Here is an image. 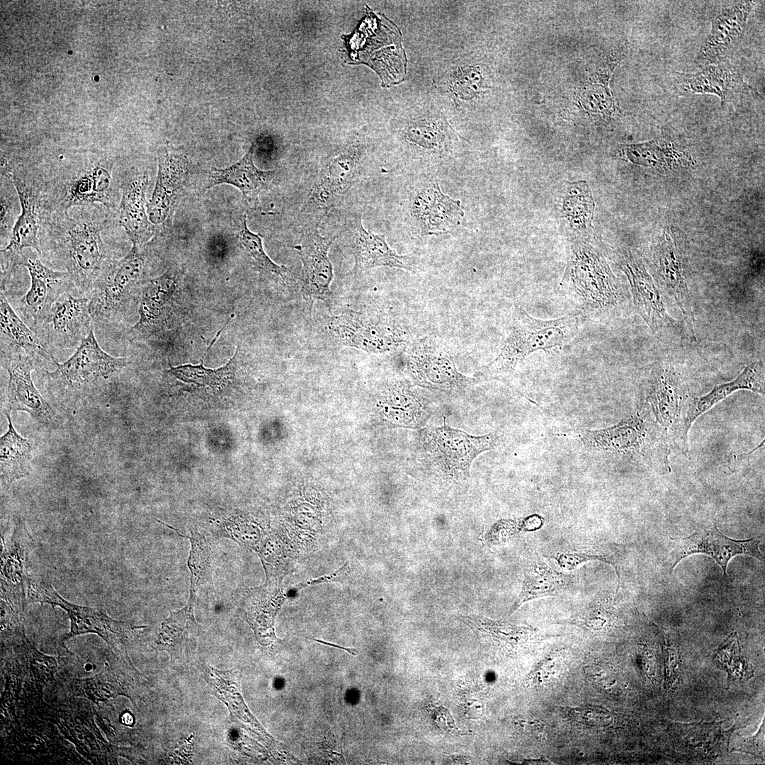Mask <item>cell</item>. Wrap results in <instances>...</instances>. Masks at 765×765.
I'll use <instances>...</instances> for the list:
<instances>
[{"instance_id":"cell-1","label":"cell","mask_w":765,"mask_h":765,"mask_svg":"<svg viewBox=\"0 0 765 765\" xmlns=\"http://www.w3.org/2000/svg\"><path fill=\"white\" fill-rule=\"evenodd\" d=\"M51 225L52 251L69 274L77 293L88 297L113 260L102 239V222L86 210L71 216L68 210H60Z\"/></svg>"},{"instance_id":"cell-2","label":"cell","mask_w":765,"mask_h":765,"mask_svg":"<svg viewBox=\"0 0 765 765\" xmlns=\"http://www.w3.org/2000/svg\"><path fill=\"white\" fill-rule=\"evenodd\" d=\"M578 327L576 315L567 314L549 320L536 319L516 306L509 334L499 354L477 371L476 382L498 380L509 382L517 366L531 353L562 351L575 336Z\"/></svg>"},{"instance_id":"cell-3","label":"cell","mask_w":765,"mask_h":765,"mask_svg":"<svg viewBox=\"0 0 765 765\" xmlns=\"http://www.w3.org/2000/svg\"><path fill=\"white\" fill-rule=\"evenodd\" d=\"M580 438L592 450L632 459L653 472H670L669 438L647 407L612 426L584 429Z\"/></svg>"},{"instance_id":"cell-4","label":"cell","mask_w":765,"mask_h":765,"mask_svg":"<svg viewBox=\"0 0 765 765\" xmlns=\"http://www.w3.org/2000/svg\"><path fill=\"white\" fill-rule=\"evenodd\" d=\"M142 246L132 245L120 260L113 259L106 267L88 295L93 319L102 322L116 320L127 309L130 300L139 299L146 280V261Z\"/></svg>"},{"instance_id":"cell-5","label":"cell","mask_w":765,"mask_h":765,"mask_svg":"<svg viewBox=\"0 0 765 765\" xmlns=\"http://www.w3.org/2000/svg\"><path fill=\"white\" fill-rule=\"evenodd\" d=\"M343 346L381 354L407 348L409 342L402 327L390 317L352 310L332 315L324 327Z\"/></svg>"},{"instance_id":"cell-6","label":"cell","mask_w":765,"mask_h":765,"mask_svg":"<svg viewBox=\"0 0 765 765\" xmlns=\"http://www.w3.org/2000/svg\"><path fill=\"white\" fill-rule=\"evenodd\" d=\"M406 348L408 371L416 385L458 397L476 383L458 371L448 347L434 336L415 339Z\"/></svg>"},{"instance_id":"cell-7","label":"cell","mask_w":765,"mask_h":765,"mask_svg":"<svg viewBox=\"0 0 765 765\" xmlns=\"http://www.w3.org/2000/svg\"><path fill=\"white\" fill-rule=\"evenodd\" d=\"M54 364V370H42L50 387L65 395H76L126 367L128 360L103 351L93 329L70 358Z\"/></svg>"},{"instance_id":"cell-8","label":"cell","mask_w":765,"mask_h":765,"mask_svg":"<svg viewBox=\"0 0 765 765\" xmlns=\"http://www.w3.org/2000/svg\"><path fill=\"white\" fill-rule=\"evenodd\" d=\"M425 431L424 450L431 467L443 478L455 481L468 477L473 460L497 441L493 434L477 436L453 429L445 419L441 426Z\"/></svg>"},{"instance_id":"cell-9","label":"cell","mask_w":765,"mask_h":765,"mask_svg":"<svg viewBox=\"0 0 765 765\" xmlns=\"http://www.w3.org/2000/svg\"><path fill=\"white\" fill-rule=\"evenodd\" d=\"M28 603L38 602L57 606L67 611L70 620V630L62 642L74 636L95 633L102 638L109 646L117 650L119 645H125L133 632L142 627H134L124 621L116 620L103 609L79 606L63 599L47 583L28 577L27 584Z\"/></svg>"},{"instance_id":"cell-10","label":"cell","mask_w":765,"mask_h":765,"mask_svg":"<svg viewBox=\"0 0 765 765\" xmlns=\"http://www.w3.org/2000/svg\"><path fill=\"white\" fill-rule=\"evenodd\" d=\"M38 360L21 351L1 350V365L8 375L3 412H25L39 424L54 426L59 421L56 411L41 395L31 377Z\"/></svg>"},{"instance_id":"cell-11","label":"cell","mask_w":765,"mask_h":765,"mask_svg":"<svg viewBox=\"0 0 765 765\" xmlns=\"http://www.w3.org/2000/svg\"><path fill=\"white\" fill-rule=\"evenodd\" d=\"M89 299L72 290L52 305L35 333L52 351L78 347L94 329Z\"/></svg>"},{"instance_id":"cell-12","label":"cell","mask_w":765,"mask_h":765,"mask_svg":"<svg viewBox=\"0 0 765 765\" xmlns=\"http://www.w3.org/2000/svg\"><path fill=\"white\" fill-rule=\"evenodd\" d=\"M756 538L737 540L722 533L716 526H703L692 535L682 538H670L667 553L669 570L684 558L696 553L712 557L727 574L729 561L738 555H746L764 560Z\"/></svg>"},{"instance_id":"cell-13","label":"cell","mask_w":765,"mask_h":765,"mask_svg":"<svg viewBox=\"0 0 765 765\" xmlns=\"http://www.w3.org/2000/svg\"><path fill=\"white\" fill-rule=\"evenodd\" d=\"M16 190L21 213L13 225L7 244L1 250V272L8 273L22 265L23 252L33 249L41 254L39 238L40 197L37 188L18 171L10 174Z\"/></svg>"},{"instance_id":"cell-14","label":"cell","mask_w":765,"mask_h":765,"mask_svg":"<svg viewBox=\"0 0 765 765\" xmlns=\"http://www.w3.org/2000/svg\"><path fill=\"white\" fill-rule=\"evenodd\" d=\"M33 249L23 252L22 265L30 278L26 293L19 301V309L32 319L30 328L35 332L45 319L52 305L63 294L74 290V285L67 271H55L42 263ZM77 293V292H76Z\"/></svg>"},{"instance_id":"cell-15","label":"cell","mask_w":765,"mask_h":765,"mask_svg":"<svg viewBox=\"0 0 765 765\" xmlns=\"http://www.w3.org/2000/svg\"><path fill=\"white\" fill-rule=\"evenodd\" d=\"M653 260L662 287L674 300L696 340L691 299L686 281V255L683 239L674 232H665L653 248Z\"/></svg>"},{"instance_id":"cell-16","label":"cell","mask_w":765,"mask_h":765,"mask_svg":"<svg viewBox=\"0 0 765 765\" xmlns=\"http://www.w3.org/2000/svg\"><path fill=\"white\" fill-rule=\"evenodd\" d=\"M569 269L572 290L585 305L601 308L616 305L620 293L608 266L589 248L574 251Z\"/></svg>"},{"instance_id":"cell-17","label":"cell","mask_w":765,"mask_h":765,"mask_svg":"<svg viewBox=\"0 0 765 765\" xmlns=\"http://www.w3.org/2000/svg\"><path fill=\"white\" fill-rule=\"evenodd\" d=\"M756 1H740L720 8L711 19L709 35L701 47L696 61L710 65L725 61L742 41Z\"/></svg>"},{"instance_id":"cell-18","label":"cell","mask_w":765,"mask_h":765,"mask_svg":"<svg viewBox=\"0 0 765 765\" xmlns=\"http://www.w3.org/2000/svg\"><path fill=\"white\" fill-rule=\"evenodd\" d=\"M334 239L322 236L315 228L294 246L302 264L301 293L310 312L316 301L324 300L329 295L334 270L329 251Z\"/></svg>"},{"instance_id":"cell-19","label":"cell","mask_w":765,"mask_h":765,"mask_svg":"<svg viewBox=\"0 0 765 765\" xmlns=\"http://www.w3.org/2000/svg\"><path fill=\"white\" fill-rule=\"evenodd\" d=\"M669 81V89L676 96L714 94L722 105L735 95L752 89L744 81L740 67L725 61L706 66L694 74L674 72Z\"/></svg>"},{"instance_id":"cell-20","label":"cell","mask_w":765,"mask_h":765,"mask_svg":"<svg viewBox=\"0 0 765 765\" xmlns=\"http://www.w3.org/2000/svg\"><path fill=\"white\" fill-rule=\"evenodd\" d=\"M30 541L24 522L18 518L13 533L6 542L4 541L1 555V599L4 604L22 615L28 604L26 589Z\"/></svg>"},{"instance_id":"cell-21","label":"cell","mask_w":765,"mask_h":765,"mask_svg":"<svg viewBox=\"0 0 765 765\" xmlns=\"http://www.w3.org/2000/svg\"><path fill=\"white\" fill-rule=\"evenodd\" d=\"M157 157V180L147 204V215L154 226L164 224L171 218L188 174L186 156L161 147Z\"/></svg>"},{"instance_id":"cell-22","label":"cell","mask_w":765,"mask_h":765,"mask_svg":"<svg viewBox=\"0 0 765 765\" xmlns=\"http://www.w3.org/2000/svg\"><path fill=\"white\" fill-rule=\"evenodd\" d=\"M688 395L681 376L671 368L658 370L651 381L645 406L674 444Z\"/></svg>"},{"instance_id":"cell-23","label":"cell","mask_w":765,"mask_h":765,"mask_svg":"<svg viewBox=\"0 0 765 765\" xmlns=\"http://www.w3.org/2000/svg\"><path fill=\"white\" fill-rule=\"evenodd\" d=\"M740 390H748L761 395H764V378L758 364L747 366L733 380L716 385L703 396L688 397L682 412L674 446L686 454L688 450L689 429L696 419L727 397Z\"/></svg>"},{"instance_id":"cell-24","label":"cell","mask_w":765,"mask_h":765,"mask_svg":"<svg viewBox=\"0 0 765 765\" xmlns=\"http://www.w3.org/2000/svg\"><path fill=\"white\" fill-rule=\"evenodd\" d=\"M460 204L442 193L437 182H432L423 186L414 196L412 213L422 234H441L460 224L464 216Z\"/></svg>"},{"instance_id":"cell-25","label":"cell","mask_w":765,"mask_h":765,"mask_svg":"<svg viewBox=\"0 0 765 765\" xmlns=\"http://www.w3.org/2000/svg\"><path fill=\"white\" fill-rule=\"evenodd\" d=\"M623 269L631 287L636 312L650 329L657 333L665 329L678 328L645 266L640 261L632 260L625 263Z\"/></svg>"},{"instance_id":"cell-26","label":"cell","mask_w":765,"mask_h":765,"mask_svg":"<svg viewBox=\"0 0 765 765\" xmlns=\"http://www.w3.org/2000/svg\"><path fill=\"white\" fill-rule=\"evenodd\" d=\"M358 156L351 152L334 158L319 174L309 200L311 209L317 214H326L334 208L356 176Z\"/></svg>"},{"instance_id":"cell-27","label":"cell","mask_w":765,"mask_h":765,"mask_svg":"<svg viewBox=\"0 0 765 765\" xmlns=\"http://www.w3.org/2000/svg\"><path fill=\"white\" fill-rule=\"evenodd\" d=\"M255 144L235 164L225 169H212L208 177L206 188L222 183L232 185L242 193L243 201L251 207L259 203L263 190L270 188L276 176L275 171L259 169L253 161Z\"/></svg>"},{"instance_id":"cell-28","label":"cell","mask_w":765,"mask_h":765,"mask_svg":"<svg viewBox=\"0 0 765 765\" xmlns=\"http://www.w3.org/2000/svg\"><path fill=\"white\" fill-rule=\"evenodd\" d=\"M351 249L354 258V272L389 266L414 271L408 256H400L387 243L385 237L366 230L361 217L356 218L351 229Z\"/></svg>"},{"instance_id":"cell-29","label":"cell","mask_w":765,"mask_h":765,"mask_svg":"<svg viewBox=\"0 0 765 765\" xmlns=\"http://www.w3.org/2000/svg\"><path fill=\"white\" fill-rule=\"evenodd\" d=\"M147 173L137 174L124 185L120 203V225L132 245L138 246L150 240L154 234V226L147 211Z\"/></svg>"},{"instance_id":"cell-30","label":"cell","mask_w":765,"mask_h":765,"mask_svg":"<svg viewBox=\"0 0 765 765\" xmlns=\"http://www.w3.org/2000/svg\"><path fill=\"white\" fill-rule=\"evenodd\" d=\"M175 285L173 276L168 272L144 282L138 300L139 319L130 331L133 338L149 337L164 327L166 306Z\"/></svg>"},{"instance_id":"cell-31","label":"cell","mask_w":765,"mask_h":765,"mask_svg":"<svg viewBox=\"0 0 765 765\" xmlns=\"http://www.w3.org/2000/svg\"><path fill=\"white\" fill-rule=\"evenodd\" d=\"M195 599L190 595L185 606L170 611L169 618L162 623L156 643L168 652L172 659H187L196 650L201 627L194 616Z\"/></svg>"},{"instance_id":"cell-32","label":"cell","mask_w":765,"mask_h":765,"mask_svg":"<svg viewBox=\"0 0 765 765\" xmlns=\"http://www.w3.org/2000/svg\"><path fill=\"white\" fill-rule=\"evenodd\" d=\"M574 584L573 574L554 570L536 555L524 569L521 589L511 607L509 615L527 601L558 596L571 589Z\"/></svg>"},{"instance_id":"cell-33","label":"cell","mask_w":765,"mask_h":765,"mask_svg":"<svg viewBox=\"0 0 765 765\" xmlns=\"http://www.w3.org/2000/svg\"><path fill=\"white\" fill-rule=\"evenodd\" d=\"M1 350L21 351L37 360L56 361L52 350L17 314L3 290L0 296Z\"/></svg>"},{"instance_id":"cell-34","label":"cell","mask_w":765,"mask_h":765,"mask_svg":"<svg viewBox=\"0 0 765 765\" xmlns=\"http://www.w3.org/2000/svg\"><path fill=\"white\" fill-rule=\"evenodd\" d=\"M3 413L8 421V429L0 439L1 480L4 484H10L30 474L33 448L30 440L18 434L10 413Z\"/></svg>"},{"instance_id":"cell-35","label":"cell","mask_w":765,"mask_h":765,"mask_svg":"<svg viewBox=\"0 0 765 765\" xmlns=\"http://www.w3.org/2000/svg\"><path fill=\"white\" fill-rule=\"evenodd\" d=\"M238 349L237 347L233 357L220 368H206L201 361L199 365L196 366L185 364L173 367L170 365L169 373L184 382L193 383L213 390H220L230 382L233 376Z\"/></svg>"},{"instance_id":"cell-36","label":"cell","mask_w":765,"mask_h":765,"mask_svg":"<svg viewBox=\"0 0 765 765\" xmlns=\"http://www.w3.org/2000/svg\"><path fill=\"white\" fill-rule=\"evenodd\" d=\"M475 633L488 637L493 641L518 647L535 638L536 630L530 626L516 625L482 617H463Z\"/></svg>"},{"instance_id":"cell-37","label":"cell","mask_w":765,"mask_h":765,"mask_svg":"<svg viewBox=\"0 0 765 765\" xmlns=\"http://www.w3.org/2000/svg\"><path fill=\"white\" fill-rule=\"evenodd\" d=\"M191 541L188 567L191 572L190 595L196 597L202 586H212V566L210 545L197 529L191 530V536H183Z\"/></svg>"},{"instance_id":"cell-38","label":"cell","mask_w":765,"mask_h":765,"mask_svg":"<svg viewBox=\"0 0 765 765\" xmlns=\"http://www.w3.org/2000/svg\"><path fill=\"white\" fill-rule=\"evenodd\" d=\"M205 678L215 695L229 708L231 715L242 719L246 708L240 693V674L237 670L219 671L210 666L204 667Z\"/></svg>"},{"instance_id":"cell-39","label":"cell","mask_w":765,"mask_h":765,"mask_svg":"<svg viewBox=\"0 0 765 765\" xmlns=\"http://www.w3.org/2000/svg\"><path fill=\"white\" fill-rule=\"evenodd\" d=\"M238 239L246 253L261 273L277 280H285L289 273L288 268L276 264L270 259L264 251L262 236L252 232L249 229L246 215H244L241 220Z\"/></svg>"},{"instance_id":"cell-40","label":"cell","mask_w":765,"mask_h":765,"mask_svg":"<svg viewBox=\"0 0 765 765\" xmlns=\"http://www.w3.org/2000/svg\"><path fill=\"white\" fill-rule=\"evenodd\" d=\"M594 203L586 181L571 184L563 202V210L570 221L577 227H586L591 222Z\"/></svg>"},{"instance_id":"cell-41","label":"cell","mask_w":765,"mask_h":765,"mask_svg":"<svg viewBox=\"0 0 765 765\" xmlns=\"http://www.w3.org/2000/svg\"><path fill=\"white\" fill-rule=\"evenodd\" d=\"M121 678V674L115 675L102 672L92 677L76 681L83 696L93 701H106L119 695L128 696L127 686L119 683Z\"/></svg>"},{"instance_id":"cell-42","label":"cell","mask_w":765,"mask_h":765,"mask_svg":"<svg viewBox=\"0 0 765 765\" xmlns=\"http://www.w3.org/2000/svg\"><path fill=\"white\" fill-rule=\"evenodd\" d=\"M612 619V613L605 603L601 601L579 611L573 615L568 622L586 630L600 631L604 629Z\"/></svg>"},{"instance_id":"cell-43","label":"cell","mask_w":765,"mask_h":765,"mask_svg":"<svg viewBox=\"0 0 765 765\" xmlns=\"http://www.w3.org/2000/svg\"><path fill=\"white\" fill-rule=\"evenodd\" d=\"M483 78L476 67L459 68L452 77L451 89L462 99H470L481 91Z\"/></svg>"},{"instance_id":"cell-44","label":"cell","mask_w":765,"mask_h":765,"mask_svg":"<svg viewBox=\"0 0 765 765\" xmlns=\"http://www.w3.org/2000/svg\"><path fill=\"white\" fill-rule=\"evenodd\" d=\"M409 140L426 149H436L444 142L445 135L441 126L434 122L419 121L407 130Z\"/></svg>"},{"instance_id":"cell-45","label":"cell","mask_w":765,"mask_h":765,"mask_svg":"<svg viewBox=\"0 0 765 765\" xmlns=\"http://www.w3.org/2000/svg\"><path fill=\"white\" fill-rule=\"evenodd\" d=\"M552 558L556 562L557 567L568 572L577 569L578 566L586 562L603 561L614 566L618 577H620L618 567L613 558L598 551L567 550L557 552Z\"/></svg>"},{"instance_id":"cell-46","label":"cell","mask_w":765,"mask_h":765,"mask_svg":"<svg viewBox=\"0 0 765 765\" xmlns=\"http://www.w3.org/2000/svg\"><path fill=\"white\" fill-rule=\"evenodd\" d=\"M4 178V177H3ZM14 187L13 185V181L11 175L7 181V186H6V181L4 178L1 179V239H5L7 237L8 239L11 233L13 225L16 220L13 219L15 217L16 213H13V207L16 206L15 198H11L13 193L11 188ZM17 220V219H16Z\"/></svg>"},{"instance_id":"cell-47","label":"cell","mask_w":765,"mask_h":765,"mask_svg":"<svg viewBox=\"0 0 765 765\" xmlns=\"http://www.w3.org/2000/svg\"><path fill=\"white\" fill-rule=\"evenodd\" d=\"M562 709L572 721L584 726L601 727L606 725L609 722L608 713L598 707L585 706Z\"/></svg>"},{"instance_id":"cell-48","label":"cell","mask_w":765,"mask_h":765,"mask_svg":"<svg viewBox=\"0 0 765 765\" xmlns=\"http://www.w3.org/2000/svg\"><path fill=\"white\" fill-rule=\"evenodd\" d=\"M348 569V564L346 563L341 567H340V569H339L336 572H333V573H332V574H330L329 575H323V576H322V577H320L319 578L307 581V582H305L303 584H300L298 588V589H302V588L307 587L308 586H312V585H315V584H321V583H324V582H327L334 581L335 579H339L341 577L344 576L345 574L347 573Z\"/></svg>"},{"instance_id":"cell-49","label":"cell","mask_w":765,"mask_h":765,"mask_svg":"<svg viewBox=\"0 0 765 765\" xmlns=\"http://www.w3.org/2000/svg\"><path fill=\"white\" fill-rule=\"evenodd\" d=\"M120 722L128 727H132L135 724L134 715L128 710H124L120 715Z\"/></svg>"},{"instance_id":"cell-50","label":"cell","mask_w":765,"mask_h":765,"mask_svg":"<svg viewBox=\"0 0 765 765\" xmlns=\"http://www.w3.org/2000/svg\"><path fill=\"white\" fill-rule=\"evenodd\" d=\"M314 640H315L317 642H321V643H323V644H325V645H330V646H332V647L341 648L342 650H346L347 652H348L349 653H351L353 655H356V654H358V651L355 648H346V647H341V646H339V645H334V644H332L330 642H324V641H322V640H317V639H314Z\"/></svg>"}]
</instances>
